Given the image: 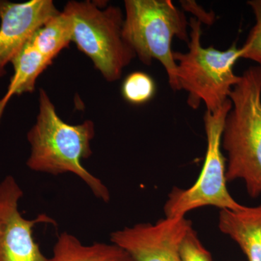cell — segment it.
I'll return each instance as SVG.
<instances>
[{"label":"cell","mask_w":261,"mask_h":261,"mask_svg":"<svg viewBox=\"0 0 261 261\" xmlns=\"http://www.w3.org/2000/svg\"><path fill=\"white\" fill-rule=\"evenodd\" d=\"M223 129L226 181L243 180L252 198L261 195V68L243 72L233 87Z\"/></svg>","instance_id":"7a4b0ae2"},{"label":"cell","mask_w":261,"mask_h":261,"mask_svg":"<svg viewBox=\"0 0 261 261\" xmlns=\"http://www.w3.org/2000/svg\"><path fill=\"white\" fill-rule=\"evenodd\" d=\"M178 255L180 261H213L211 252L201 243L192 225L182 238Z\"/></svg>","instance_id":"9a60e30c"},{"label":"cell","mask_w":261,"mask_h":261,"mask_svg":"<svg viewBox=\"0 0 261 261\" xmlns=\"http://www.w3.org/2000/svg\"><path fill=\"white\" fill-rule=\"evenodd\" d=\"M23 196L13 176L0 183V261H51L33 238V228L37 224L56 222L46 214L25 219L18 209Z\"/></svg>","instance_id":"52a82bcc"},{"label":"cell","mask_w":261,"mask_h":261,"mask_svg":"<svg viewBox=\"0 0 261 261\" xmlns=\"http://www.w3.org/2000/svg\"><path fill=\"white\" fill-rule=\"evenodd\" d=\"M124 6L123 36L136 57L145 65L159 61L171 88L180 91L171 44L175 37L190 42L185 13L171 0H126Z\"/></svg>","instance_id":"3957f363"},{"label":"cell","mask_w":261,"mask_h":261,"mask_svg":"<svg viewBox=\"0 0 261 261\" xmlns=\"http://www.w3.org/2000/svg\"><path fill=\"white\" fill-rule=\"evenodd\" d=\"M247 5L253 11L255 23L240 48V58L255 62L261 68V0H251Z\"/></svg>","instance_id":"5bb4252c"},{"label":"cell","mask_w":261,"mask_h":261,"mask_svg":"<svg viewBox=\"0 0 261 261\" xmlns=\"http://www.w3.org/2000/svg\"><path fill=\"white\" fill-rule=\"evenodd\" d=\"M192 225L186 217H166L154 224L140 223L116 230L111 241L123 248L132 261H180L178 247Z\"/></svg>","instance_id":"ba28073f"},{"label":"cell","mask_w":261,"mask_h":261,"mask_svg":"<svg viewBox=\"0 0 261 261\" xmlns=\"http://www.w3.org/2000/svg\"><path fill=\"white\" fill-rule=\"evenodd\" d=\"M190 42L186 53L173 51L177 65V79L180 91L188 93L187 104L192 109L204 103L206 111H218L229 99L233 87L240 82L233 67L240 59V48L236 44L226 50L203 47L201 44V21L190 18Z\"/></svg>","instance_id":"277c9868"},{"label":"cell","mask_w":261,"mask_h":261,"mask_svg":"<svg viewBox=\"0 0 261 261\" xmlns=\"http://www.w3.org/2000/svg\"><path fill=\"white\" fill-rule=\"evenodd\" d=\"M156 86L152 77L145 72H132L127 75L121 87V93L127 102L143 105L152 99Z\"/></svg>","instance_id":"4fadbf2b"},{"label":"cell","mask_w":261,"mask_h":261,"mask_svg":"<svg viewBox=\"0 0 261 261\" xmlns=\"http://www.w3.org/2000/svg\"><path fill=\"white\" fill-rule=\"evenodd\" d=\"M51 261H132L123 248L111 244L84 245L74 235L62 233L53 248Z\"/></svg>","instance_id":"8fae6325"},{"label":"cell","mask_w":261,"mask_h":261,"mask_svg":"<svg viewBox=\"0 0 261 261\" xmlns=\"http://www.w3.org/2000/svg\"><path fill=\"white\" fill-rule=\"evenodd\" d=\"M30 40L43 54L53 61L72 42L71 28L68 17L63 11H60L38 29Z\"/></svg>","instance_id":"7c38bea8"},{"label":"cell","mask_w":261,"mask_h":261,"mask_svg":"<svg viewBox=\"0 0 261 261\" xmlns=\"http://www.w3.org/2000/svg\"><path fill=\"white\" fill-rule=\"evenodd\" d=\"M95 135L93 121L78 125L65 123L44 89L39 94L37 121L27 134L31 153L27 165L39 173L58 175L72 173L82 179L97 198L111 200V193L99 178L84 167L82 161L92 154L91 142Z\"/></svg>","instance_id":"6da1fadb"},{"label":"cell","mask_w":261,"mask_h":261,"mask_svg":"<svg viewBox=\"0 0 261 261\" xmlns=\"http://www.w3.org/2000/svg\"><path fill=\"white\" fill-rule=\"evenodd\" d=\"M231 108V102L228 99L218 111H206L203 121L207 149L200 176L190 188L173 187L163 207L166 218L185 217L190 211L206 206L232 211L245 207L228 191L226 159L221 152L224 122Z\"/></svg>","instance_id":"8992f818"},{"label":"cell","mask_w":261,"mask_h":261,"mask_svg":"<svg viewBox=\"0 0 261 261\" xmlns=\"http://www.w3.org/2000/svg\"><path fill=\"white\" fill-rule=\"evenodd\" d=\"M63 12L70 21L72 42L90 58L105 80H120L136 58L123 38L124 15L121 8H104L89 0L69 1Z\"/></svg>","instance_id":"5b68a950"},{"label":"cell","mask_w":261,"mask_h":261,"mask_svg":"<svg viewBox=\"0 0 261 261\" xmlns=\"http://www.w3.org/2000/svg\"><path fill=\"white\" fill-rule=\"evenodd\" d=\"M219 228L238 244L248 261H261V204L220 211Z\"/></svg>","instance_id":"30bf717a"},{"label":"cell","mask_w":261,"mask_h":261,"mask_svg":"<svg viewBox=\"0 0 261 261\" xmlns=\"http://www.w3.org/2000/svg\"><path fill=\"white\" fill-rule=\"evenodd\" d=\"M59 12L51 0H0V78L36 31Z\"/></svg>","instance_id":"9c48e42d"}]
</instances>
